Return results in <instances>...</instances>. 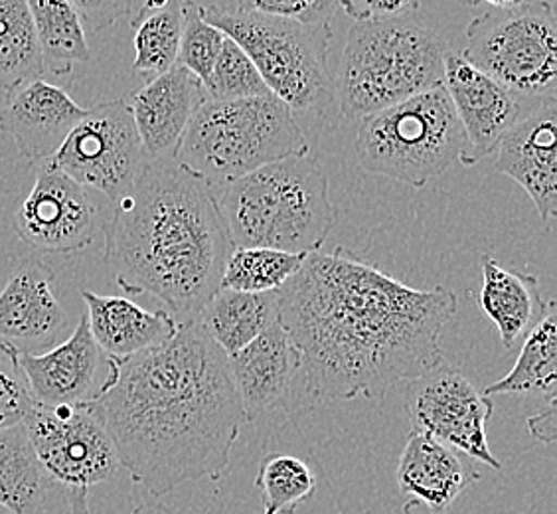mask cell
I'll return each mask as SVG.
<instances>
[{
	"mask_svg": "<svg viewBox=\"0 0 557 514\" xmlns=\"http://www.w3.org/2000/svg\"><path fill=\"white\" fill-rule=\"evenodd\" d=\"M277 297L307 394L343 402L443 365L441 332L459 307L453 291L409 287L346 247L307 256Z\"/></svg>",
	"mask_w": 557,
	"mask_h": 514,
	"instance_id": "6da1fadb",
	"label": "cell"
},
{
	"mask_svg": "<svg viewBox=\"0 0 557 514\" xmlns=\"http://www.w3.org/2000/svg\"><path fill=\"white\" fill-rule=\"evenodd\" d=\"M111 370L97 406L133 481L164 497L224 477L246 414L227 356L198 321L149 351L111 358Z\"/></svg>",
	"mask_w": 557,
	"mask_h": 514,
	"instance_id": "7a4b0ae2",
	"label": "cell"
},
{
	"mask_svg": "<svg viewBox=\"0 0 557 514\" xmlns=\"http://www.w3.org/2000/svg\"><path fill=\"white\" fill-rule=\"evenodd\" d=\"M103 234L119 287L161 301L178 325L198 321L222 290L234 249L214 188L174 159L145 161Z\"/></svg>",
	"mask_w": 557,
	"mask_h": 514,
	"instance_id": "3957f363",
	"label": "cell"
},
{
	"mask_svg": "<svg viewBox=\"0 0 557 514\" xmlns=\"http://www.w3.org/2000/svg\"><path fill=\"white\" fill-rule=\"evenodd\" d=\"M212 188L234 247L311 256L321 252L336 224L326 172L309 155L269 162Z\"/></svg>",
	"mask_w": 557,
	"mask_h": 514,
	"instance_id": "277c9868",
	"label": "cell"
},
{
	"mask_svg": "<svg viewBox=\"0 0 557 514\" xmlns=\"http://www.w3.org/2000/svg\"><path fill=\"white\" fill-rule=\"evenodd\" d=\"M445 48L416 14L354 22L346 36L334 96L346 119L360 121L443 86Z\"/></svg>",
	"mask_w": 557,
	"mask_h": 514,
	"instance_id": "5b68a950",
	"label": "cell"
},
{
	"mask_svg": "<svg viewBox=\"0 0 557 514\" xmlns=\"http://www.w3.org/2000/svg\"><path fill=\"white\" fill-rule=\"evenodd\" d=\"M309 155L295 113L281 99H206L194 113L174 161L210 186L232 183L269 162Z\"/></svg>",
	"mask_w": 557,
	"mask_h": 514,
	"instance_id": "8992f818",
	"label": "cell"
},
{
	"mask_svg": "<svg viewBox=\"0 0 557 514\" xmlns=\"http://www.w3.org/2000/svg\"><path fill=\"white\" fill-rule=\"evenodd\" d=\"M354 152L364 171L423 188L465 162L469 143L440 86L360 119Z\"/></svg>",
	"mask_w": 557,
	"mask_h": 514,
	"instance_id": "52a82bcc",
	"label": "cell"
},
{
	"mask_svg": "<svg viewBox=\"0 0 557 514\" xmlns=\"http://www.w3.org/2000/svg\"><path fill=\"white\" fill-rule=\"evenodd\" d=\"M200 14L249 56L269 91L293 113L321 108L334 96L331 24H302L220 7H200Z\"/></svg>",
	"mask_w": 557,
	"mask_h": 514,
	"instance_id": "ba28073f",
	"label": "cell"
},
{
	"mask_svg": "<svg viewBox=\"0 0 557 514\" xmlns=\"http://www.w3.org/2000/svg\"><path fill=\"white\" fill-rule=\"evenodd\" d=\"M465 60L525 101L556 99L557 19L549 0L494 9L467 26Z\"/></svg>",
	"mask_w": 557,
	"mask_h": 514,
	"instance_id": "9c48e42d",
	"label": "cell"
},
{
	"mask_svg": "<svg viewBox=\"0 0 557 514\" xmlns=\"http://www.w3.org/2000/svg\"><path fill=\"white\" fill-rule=\"evenodd\" d=\"M44 469L67 489H89L121 469L117 450L97 402L44 406L34 402L22 421Z\"/></svg>",
	"mask_w": 557,
	"mask_h": 514,
	"instance_id": "30bf717a",
	"label": "cell"
},
{
	"mask_svg": "<svg viewBox=\"0 0 557 514\" xmlns=\"http://www.w3.org/2000/svg\"><path fill=\"white\" fill-rule=\"evenodd\" d=\"M145 161L129 101L125 99L101 101L87 109L50 159L75 183L106 194L111 203H119L129 193Z\"/></svg>",
	"mask_w": 557,
	"mask_h": 514,
	"instance_id": "8fae6325",
	"label": "cell"
},
{
	"mask_svg": "<svg viewBox=\"0 0 557 514\" xmlns=\"http://www.w3.org/2000/svg\"><path fill=\"white\" fill-rule=\"evenodd\" d=\"M493 397L484 396L461 370L443 365L409 382L411 431L428 433L491 469H503L486 440Z\"/></svg>",
	"mask_w": 557,
	"mask_h": 514,
	"instance_id": "7c38bea8",
	"label": "cell"
},
{
	"mask_svg": "<svg viewBox=\"0 0 557 514\" xmlns=\"http://www.w3.org/2000/svg\"><path fill=\"white\" fill-rule=\"evenodd\" d=\"M96 228L97 208L87 188L46 161L14 212V230L22 242L40 254L72 256L94 242Z\"/></svg>",
	"mask_w": 557,
	"mask_h": 514,
	"instance_id": "4fadbf2b",
	"label": "cell"
},
{
	"mask_svg": "<svg viewBox=\"0 0 557 514\" xmlns=\"http://www.w3.org/2000/svg\"><path fill=\"white\" fill-rule=\"evenodd\" d=\"M443 87L461 121L469 152L465 167L493 155L504 133L542 101H525L462 58L445 52ZM547 101V99H546Z\"/></svg>",
	"mask_w": 557,
	"mask_h": 514,
	"instance_id": "5bb4252c",
	"label": "cell"
},
{
	"mask_svg": "<svg viewBox=\"0 0 557 514\" xmlns=\"http://www.w3.org/2000/svg\"><path fill=\"white\" fill-rule=\"evenodd\" d=\"M16 360L34 402L75 406L97 402L111 380V358L99 348L82 315L70 339L42 354L18 353Z\"/></svg>",
	"mask_w": 557,
	"mask_h": 514,
	"instance_id": "9a60e30c",
	"label": "cell"
},
{
	"mask_svg": "<svg viewBox=\"0 0 557 514\" xmlns=\"http://www.w3.org/2000/svg\"><path fill=\"white\" fill-rule=\"evenodd\" d=\"M494 171L524 188L547 230L557 216V99L530 109L504 133Z\"/></svg>",
	"mask_w": 557,
	"mask_h": 514,
	"instance_id": "2e32d148",
	"label": "cell"
},
{
	"mask_svg": "<svg viewBox=\"0 0 557 514\" xmlns=\"http://www.w3.org/2000/svg\"><path fill=\"white\" fill-rule=\"evenodd\" d=\"M86 111L64 87L33 79L7 91L0 131L26 161H50Z\"/></svg>",
	"mask_w": 557,
	"mask_h": 514,
	"instance_id": "e0dca14e",
	"label": "cell"
},
{
	"mask_svg": "<svg viewBox=\"0 0 557 514\" xmlns=\"http://www.w3.org/2000/svg\"><path fill=\"white\" fill-rule=\"evenodd\" d=\"M65 327L54 269L38 257H24L0 291V343L34 353L55 341Z\"/></svg>",
	"mask_w": 557,
	"mask_h": 514,
	"instance_id": "ac0fdd59",
	"label": "cell"
},
{
	"mask_svg": "<svg viewBox=\"0 0 557 514\" xmlns=\"http://www.w3.org/2000/svg\"><path fill=\"white\" fill-rule=\"evenodd\" d=\"M206 99L205 84L181 64L131 97V113L147 161L174 159L194 113Z\"/></svg>",
	"mask_w": 557,
	"mask_h": 514,
	"instance_id": "d6986e66",
	"label": "cell"
},
{
	"mask_svg": "<svg viewBox=\"0 0 557 514\" xmlns=\"http://www.w3.org/2000/svg\"><path fill=\"white\" fill-rule=\"evenodd\" d=\"M227 366L246 421H251L289 394L293 378L299 372V354L277 321L256 341L227 356Z\"/></svg>",
	"mask_w": 557,
	"mask_h": 514,
	"instance_id": "ffe728a7",
	"label": "cell"
},
{
	"mask_svg": "<svg viewBox=\"0 0 557 514\" xmlns=\"http://www.w3.org/2000/svg\"><path fill=\"white\" fill-rule=\"evenodd\" d=\"M479 479L467 455L428 433H409L397 463V485L431 513H443Z\"/></svg>",
	"mask_w": 557,
	"mask_h": 514,
	"instance_id": "44dd1931",
	"label": "cell"
},
{
	"mask_svg": "<svg viewBox=\"0 0 557 514\" xmlns=\"http://www.w3.org/2000/svg\"><path fill=\"white\" fill-rule=\"evenodd\" d=\"M87 322L96 343L111 358H129L166 343L178 331V322L169 313H150L127 297H106L82 291Z\"/></svg>",
	"mask_w": 557,
	"mask_h": 514,
	"instance_id": "7402d4cb",
	"label": "cell"
},
{
	"mask_svg": "<svg viewBox=\"0 0 557 514\" xmlns=\"http://www.w3.org/2000/svg\"><path fill=\"white\" fill-rule=\"evenodd\" d=\"M481 309L496 325L504 348H515L518 339L534 327L546 311L547 303L540 293L534 276L500 266L494 257L483 256V290L479 293Z\"/></svg>",
	"mask_w": 557,
	"mask_h": 514,
	"instance_id": "603a6c76",
	"label": "cell"
},
{
	"mask_svg": "<svg viewBox=\"0 0 557 514\" xmlns=\"http://www.w3.org/2000/svg\"><path fill=\"white\" fill-rule=\"evenodd\" d=\"M54 485L24 424L0 429V506L9 514H50Z\"/></svg>",
	"mask_w": 557,
	"mask_h": 514,
	"instance_id": "cb8c5ba5",
	"label": "cell"
},
{
	"mask_svg": "<svg viewBox=\"0 0 557 514\" xmlns=\"http://www.w3.org/2000/svg\"><path fill=\"white\" fill-rule=\"evenodd\" d=\"M277 321V291L244 293L220 290L206 303L198 317V325L224 351L225 356L242 351Z\"/></svg>",
	"mask_w": 557,
	"mask_h": 514,
	"instance_id": "d4e9b609",
	"label": "cell"
},
{
	"mask_svg": "<svg viewBox=\"0 0 557 514\" xmlns=\"http://www.w3.org/2000/svg\"><path fill=\"white\" fill-rule=\"evenodd\" d=\"M557 317L556 303H547L544 315L525 332L515 368L503 380L486 386V397L498 394H546L556 396Z\"/></svg>",
	"mask_w": 557,
	"mask_h": 514,
	"instance_id": "484cf974",
	"label": "cell"
},
{
	"mask_svg": "<svg viewBox=\"0 0 557 514\" xmlns=\"http://www.w3.org/2000/svg\"><path fill=\"white\" fill-rule=\"evenodd\" d=\"M131 26L135 28L133 74L150 82L178 64L183 34L181 0H147Z\"/></svg>",
	"mask_w": 557,
	"mask_h": 514,
	"instance_id": "4316f807",
	"label": "cell"
},
{
	"mask_svg": "<svg viewBox=\"0 0 557 514\" xmlns=\"http://www.w3.org/2000/svg\"><path fill=\"white\" fill-rule=\"evenodd\" d=\"M46 74H70L91 60L86 26L67 0H26Z\"/></svg>",
	"mask_w": 557,
	"mask_h": 514,
	"instance_id": "83f0119b",
	"label": "cell"
},
{
	"mask_svg": "<svg viewBox=\"0 0 557 514\" xmlns=\"http://www.w3.org/2000/svg\"><path fill=\"white\" fill-rule=\"evenodd\" d=\"M40 44L26 0H0V87L11 91L33 79H42Z\"/></svg>",
	"mask_w": 557,
	"mask_h": 514,
	"instance_id": "f1b7e54d",
	"label": "cell"
},
{
	"mask_svg": "<svg viewBox=\"0 0 557 514\" xmlns=\"http://www.w3.org/2000/svg\"><path fill=\"white\" fill-rule=\"evenodd\" d=\"M305 259V254H289L271 247H234L225 261L222 290L278 291L302 268Z\"/></svg>",
	"mask_w": 557,
	"mask_h": 514,
	"instance_id": "f546056e",
	"label": "cell"
},
{
	"mask_svg": "<svg viewBox=\"0 0 557 514\" xmlns=\"http://www.w3.org/2000/svg\"><path fill=\"white\" fill-rule=\"evenodd\" d=\"M256 489L263 514H293L317 489V477L305 461L293 455H269L261 461Z\"/></svg>",
	"mask_w": 557,
	"mask_h": 514,
	"instance_id": "4dcf8cb0",
	"label": "cell"
},
{
	"mask_svg": "<svg viewBox=\"0 0 557 514\" xmlns=\"http://www.w3.org/2000/svg\"><path fill=\"white\" fill-rule=\"evenodd\" d=\"M208 99H246L271 94L258 68L249 56L230 36H225L222 52L215 60L214 70L205 84Z\"/></svg>",
	"mask_w": 557,
	"mask_h": 514,
	"instance_id": "1f68e13d",
	"label": "cell"
},
{
	"mask_svg": "<svg viewBox=\"0 0 557 514\" xmlns=\"http://www.w3.org/2000/svg\"><path fill=\"white\" fill-rule=\"evenodd\" d=\"M183 4V34L178 48V64L190 70L202 84L214 70L215 60L222 52L225 34L206 22L196 0H181Z\"/></svg>",
	"mask_w": 557,
	"mask_h": 514,
	"instance_id": "d6a6232c",
	"label": "cell"
},
{
	"mask_svg": "<svg viewBox=\"0 0 557 514\" xmlns=\"http://www.w3.org/2000/svg\"><path fill=\"white\" fill-rule=\"evenodd\" d=\"M33 406L34 400L16 360V351L0 343V429L22 424Z\"/></svg>",
	"mask_w": 557,
	"mask_h": 514,
	"instance_id": "836d02e7",
	"label": "cell"
},
{
	"mask_svg": "<svg viewBox=\"0 0 557 514\" xmlns=\"http://www.w3.org/2000/svg\"><path fill=\"white\" fill-rule=\"evenodd\" d=\"M236 9L302 24H331L341 0H237Z\"/></svg>",
	"mask_w": 557,
	"mask_h": 514,
	"instance_id": "e575fe53",
	"label": "cell"
},
{
	"mask_svg": "<svg viewBox=\"0 0 557 514\" xmlns=\"http://www.w3.org/2000/svg\"><path fill=\"white\" fill-rule=\"evenodd\" d=\"M419 0H341L343 9L354 22L392 21L416 14Z\"/></svg>",
	"mask_w": 557,
	"mask_h": 514,
	"instance_id": "d590c367",
	"label": "cell"
},
{
	"mask_svg": "<svg viewBox=\"0 0 557 514\" xmlns=\"http://www.w3.org/2000/svg\"><path fill=\"white\" fill-rule=\"evenodd\" d=\"M94 33H101L129 14L135 0H67Z\"/></svg>",
	"mask_w": 557,
	"mask_h": 514,
	"instance_id": "8d00e7d4",
	"label": "cell"
},
{
	"mask_svg": "<svg viewBox=\"0 0 557 514\" xmlns=\"http://www.w3.org/2000/svg\"><path fill=\"white\" fill-rule=\"evenodd\" d=\"M528 428L544 443H554L557 436L556 396H547V407L528 421Z\"/></svg>",
	"mask_w": 557,
	"mask_h": 514,
	"instance_id": "74e56055",
	"label": "cell"
},
{
	"mask_svg": "<svg viewBox=\"0 0 557 514\" xmlns=\"http://www.w3.org/2000/svg\"><path fill=\"white\" fill-rule=\"evenodd\" d=\"M67 511L64 514H94L89 506V489H67Z\"/></svg>",
	"mask_w": 557,
	"mask_h": 514,
	"instance_id": "f35d334b",
	"label": "cell"
},
{
	"mask_svg": "<svg viewBox=\"0 0 557 514\" xmlns=\"http://www.w3.org/2000/svg\"><path fill=\"white\" fill-rule=\"evenodd\" d=\"M131 514H176L172 511L171 506L161 503V501H147V503L139 504L137 509H133Z\"/></svg>",
	"mask_w": 557,
	"mask_h": 514,
	"instance_id": "ab89813d",
	"label": "cell"
},
{
	"mask_svg": "<svg viewBox=\"0 0 557 514\" xmlns=\"http://www.w3.org/2000/svg\"><path fill=\"white\" fill-rule=\"evenodd\" d=\"M394 514H437V513H431L429 509H425L423 504L418 503V501H408V503L404 504V509L399 511V513Z\"/></svg>",
	"mask_w": 557,
	"mask_h": 514,
	"instance_id": "60d3db41",
	"label": "cell"
},
{
	"mask_svg": "<svg viewBox=\"0 0 557 514\" xmlns=\"http://www.w3.org/2000/svg\"><path fill=\"white\" fill-rule=\"evenodd\" d=\"M476 2H484V4H491L493 9H508V7H516L524 0H476Z\"/></svg>",
	"mask_w": 557,
	"mask_h": 514,
	"instance_id": "b9f144b4",
	"label": "cell"
}]
</instances>
